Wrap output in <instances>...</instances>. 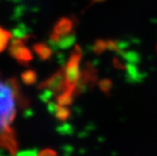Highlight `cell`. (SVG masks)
Listing matches in <instances>:
<instances>
[{"label":"cell","instance_id":"cell-7","mask_svg":"<svg viewBox=\"0 0 157 156\" xmlns=\"http://www.w3.org/2000/svg\"><path fill=\"white\" fill-rule=\"evenodd\" d=\"M10 40V33L0 26V53L3 52L9 44Z\"/></svg>","mask_w":157,"mask_h":156},{"label":"cell","instance_id":"cell-9","mask_svg":"<svg viewBox=\"0 0 157 156\" xmlns=\"http://www.w3.org/2000/svg\"><path fill=\"white\" fill-rule=\"evenodd\" d=\"M23 81L25 84H32L36 81L37 79V75L36 74L33 72V70H27V72H25L22 75Z\"/></svg>","mask_w":157,"mask_h":156},{"label":"cell","instance_id":"cell-6","mask_svg":"<svg viewBox=\"0 0 157 156\" xmlns=\"http://www.w3.org/2000/svg\"><path fill=\"white\" fill-rule=\"evenodd\" d=\"M34 51L42 59H47L51 55V49L44 44H37L34 45Z\"/></svg>","mask_w":157,"mask_h":156},{"label":"cell","instance_id":"cell-2","mask_svg":"<svg viewBox=\"0 0 157 156\" xmlns=\"http://www.w3.org/2000/svg\"><path fill=\"white\" fill-rule=\"evenodd\" d=\"M81 51L75 50L67 63V66L64 70V75H65V88L63 90H70V91H75L76 84L80 79V59H81ZM62 90V91H63Z\"/></svg>","mask_w":157,"mask_h":156},{"label":"cell","instance_id":"cell-12","mask_svg":"<svg viewBox=\"0 0 157 156\" xmlns=\"http://www.w3.org/2000/svg\"><path fill=\"white\" fill-rule=\"evenodd\" d=\"M93 1H96V2H100V1H102V0H93Z\"/></svg>","mask_w":157,"mask_h":156},{"label":"cell","instance_id":"cell-5","mask_svg":"<svg viewBox=\"0 0 157 156\" xmlns=\"http://www.w3.org/2000/svg\"><path fill=\"white\" fill-rule=\"evenodd\" d=\"M73 23L69 18H62L54 26V33L51 37L52 40L59 41L61 37L68 36V34L72 31Z\"/></svg>","mask_w":157,"mask_h":156},{"label":"cell","instance_id":"cell-8","mask_svg":"<svg viewBox=\"0 0 157 156\" xmlns=\"http://www.w3.org/2000/svg\"><path fill=\"white\" fill-rule=\"evenodd\" d=\"M69 109H67L64 105H58L56 109V116L59 120H65L69 117Z\"/></svg>","mask_w":157,"mask_h":156},{"label":"cell","instance_id":"cell-10","mask_svg":"<svg viewBox=\"0 0 157 156\" xmlns=\"http://www.w3.org/2000/svg\"><path fill=\"white\" fill-rule=\"evenodd\" d=\"M100 87L104 91H108L111 88V82L109 80H103L100 82Z\"/></svg>","mask_w":157,"mask_h":156},{"label":"cell","instance_id":"cell-1","mask_svg":"<svg viewBox=\"0 0 157 156\" xmlns=\"http://www.w3.org/2000/svg\"><path fill=\"white\" fill-rule=\"evenodd\" d=\"M16 87L0 79V146L14 154L17 151L15 133L10 127L16 114Z\"/></svg>","mask_w":157,"mask_h":156},{"label":"cell","instance_id":"cell-3","mask_svg":"<svg viewBox=\"0 0 157 156\" xmlns=\"http://www.w3.org/2000/svg\"><path fill=\"white\" fill-rule=\"evenodd\" d=\"M10 54L20 64L26 65L32 60V54L28 49L23 40H14L10 46Z\"/></svg>","mask_w":157,"mask_h":156},{"label":"cell","instance_id":"cell-11","mask_svg":"<svg viewBox=\"0 0 157 156\" xmlns=\"http://www.w3.org/2000/svg\"><path fill=\"white\" fill-rule=\"evenodd\" d=\"M56 152L51 149H46V150H44L40 152V155H56Z\"/></svg>","mask_w":157,"mask_h":156},{"label":"cell","instance_id":"cell-4","mask_svg":"<svg viewBox=\"0 0 157 156\" xmlns=\"http://www.w3.org/2000/svg\"><path fill=\"white\" fill-rule=\"evenodd\" d=\"M42 89H50L55 91L61 92L65 88V75L64 70H60L58 73L54 74L49 79L40 85Z\"/></svg>","mask_w":157,"mask_h":156}]
</instances>
